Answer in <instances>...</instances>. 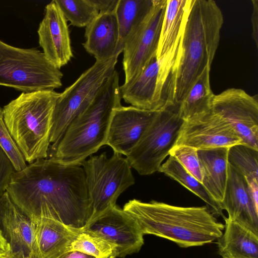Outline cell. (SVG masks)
Segmentation results:
<instances>
[{
    "mask_svg": "<svg viewBox=\"0 0 258 258\" xmlns=\"http://www.w3.org/2000/svg\"><path fill=\"white\" fill-rule=\"evenodd\" d=\"M55 1L67 20L76 27H86L99 13L89 0Z\"/></svg>",
    "mask_w": 258,
    "mask_h": 258,
    "instance_id": "obj_29",
    "label": "cell"
},
{
    "mask_svg": "<svg viewBox=\"0 0 258 258\" xmlns=\"http://www.w3.org/2000/svg\"><path fill=\"white\" fill-rule=\"evenodd\" d=\"M242 144L232 127L211 109L184 120L176 145H185L198 150L227 147Z\"/></svg>",
    "mask_w": 258,
    "mask_h": 258,
    "instance_id": "obj_14",
    "label": "cell"
},
{
    "mask_svg": "<svg viewBox=\"0 0 258 258\" xmlns=\"http://www.w3.org/2000/svg\"><path fill=\"white\" fill-rule=\"evenodd\" d=\"M174 72L154 56L134 79L120 86L121 99L131 106L159 111L175 106Z\"/></svg>",
    "mask_w": 258,
    "mask_h": 258,
    "instance_id": "obj_10",
    "label": "cell"
},
{
    "mask_svg": "<svg viewBox=\"0 0 258 258\" xmlns=\"http://www.w3.org/2000/svg\"><path fill=\"white\" fill-rule=\"evenodd\" d=\"M34 226L6 192L0 198V229L10 245L7 257L31 258Z\"/></svg>",
    "mask_w": 258,
    "mask_h": 258,
    "instance_id": "obj_17",
    "label": "cell"
},
{
    "mask_svg": "<svg viewBox=\"0 0 258 258\" xmlns=\"http://www.w3.org/2000/svg\"><path fill=\"white\" fill-rule=\"evenodd\" d=\"M157 111L121 105L113 112L105 145L125 157L137 145Z\"/></svg>",
    "mask_w": 258,
    "mask_h": 258,
    "instance_id": "obj_15",
    "label": "cell"
},
{
    "mask_svg": "<svg viewBox=\"0 0 258 258\" xmlns=\"http://www.w3.org/2000/svg\"><path fill=\"white\" fill-rule=\"evenodd\" d=\"M228 162L246 180L258 181V150L242 144L229 148Z\"/></svg>",
    "mask_w": 258,
    "mask_h": 258,
    "instance_id": "obj_27",
    "label": "cell"
},
{
    "mask_svg": "<svg viewBox=\"0 0 258 258\" xmlns=\"http://www.w3.org/2000/svg\"><path fill=\"white\" fill-rule=\"evenodd\" d=\"M81 166L92 209L90 219L116 205L119 196L135 183L128 160L116 152L110 157L106 152L92 155Z\"/></svg>",
    "mask_w": 258,
    "mask_h": 258,
    "instance_id": "obj_7",
    "label": "cell"
},
{
    "mask_svg": "<svg viewBox=\"0 0 258 258\" xmlns=\"http://www.w3.org/2000/svg\"><path fill=\"white\" fill-rule=\"evenodd\" d=\"M252 12L251 17L252 32V36L256 47H258V1H251Z\"/></svg>",
    "mask_w": 258,
    "mask_h": 258,
    "instance_id": "obj_34",
    "label": "cell"
},
{
    "mask_svg": "<svg viewBox=\"0 0 258 258\" xmlns=\"http://www.w3.org/2000/svg\"><path fill=\"white\" fill-rule=\"evenodd\" d=\"M154 0H118L115 13L118 25V52L123 51L126 40L138 29L150 13Z\"/></svg>",
    "mask_w": 258,
    "mask_h": 258,
    "instance_id": "obj_24",
    "label": "cell"
},
{
    "mask_svg": "<svg viewBox=\"0 0 258 258\" xmlns=\"http://www.w3.org/2000/svg\"><path fill=\"white\" fill-rule=\"evenodd\" d=\"M167 0H154L152 9L123 49L124 83L136 77L156 55Z\"/></svg>",
    "mask_w": 258,
    "mask_h": 258,
    "instance_id": "obj_13",
    "label": "cell"
},
{
    "mask_svg": "<svg viewBox=\"0 0 258 258\" xmlns=\"http://www.w3.org/2000/svg\"><path fill=\"white\" fill-rule=\"evenodd\" d=\"M221 205L228 218L258 234V210L250 200L246 180L229 164L228 179Z\"/></svg>",
    "mask_w": 258,
    "mask_h": 258,
    "instance_id": "obj_19",
    "label": "cell"
},
{
    "mask_svg": "<svg viewBox=\"0 0 258 258\" xmlns=\"http://www.w3.org/2000/svg\"><path fill=\"white\" fill-rule=\"evenodd\" d=\"M35 224L31 258H58L70 251L79 232L53 219L41 218Z\"/></svg>",
    "mask_w": 258,
    "mask_h": 258,
    "instance_id": "obj_18",
    "label": "cell"
},
{
    "mask_svg": "<svg viewBox=\"0 0 258 258\" xmlns=\"http://www.w3.org/2000/svg\"><path fill=\"white\" fill-rule=\"evenodd\" d=\"M223 23L213 0H192L182 34L174 84L173 101L178 106L207 66H211Z\"/></svg>",
    "mask_w": 258,
    "mask_h": 258,
    "instance_id": "obj_3",
    "label": "cell"
},
{
    "mask_svg": "<svg viewBox=\"0 0 258 258\" xmlns=\"http://www.w3.org/2000/svg\"><path fill=\"white\" fill-rule=\"evenodd\" d=\"M198 150L188 146L176 145L171 150L169 155L173 157L191 175L202 182V172Z\"/></svg>",
    "mask_w": 258,
    "mask_h": 258,
    "instance_id": "obj_31",
    "label": "cell"
},
{
    "mask_svg": "<svg viewBox=\"0 0 258 258\" xmlns=\"http://www.w3.org/2000/svg\"><path fill=\"white\" fill-rule=\"evenodd\" d=\"M15 172L12 163L0 148V198L7 192Z\"/></svg>",
    "mask_w": 258,
    "mask_h": 258,
    "instance_id": "obj_32",
    "label": "cell"
},
{
    "mask_svg": "<svg viewBox=\"0 0 258 258\" xmlns=\"http://www.w3.org/2000/svg\"><path fill=\"white\" fill-rule=\"evenodd\" d=\"M80 229L114 245L117 257L138 252L144 243V235L137 221L116 205L90 219Z\"/></svg>",
    "mask_w": 258,
    "mask_h": 258,
    "instance_id": "obj_12",
    "label": "cell"
},
{
    "mask_svg": "<svg viewBox=\"0 0 258 258\" xmlns=\"http://www.w3.org/2000/svg\"><path fill=\"white\" fill-rule=\"evenodd\" d=\"M7 191L33 222L48 218L79 229L92 215L84 171L80 165L52 158L38 159L14 173Z\"/></svg>",
    "mask_w": 258,
    "mask_h": 258,
    "instance_id": "obj_1",
    "label": "cell"
},
{
    "mask_svg": "<svg viewBox=\"0 0 258 258\" xmlns=\"http://www.w3.org/2000/svg\"><path fill=\"white\" fill-rule=\"evenodd\" d=\"M177 181L201 199L215 216L225 217L220 205L208 193L202 182L189 173L172 156L161 165L159 171Z\"/></svg>",
    "mask_w": 258,
    "mask_h": 258,
    "instance_id": "obj_26",
    "label": "cell"
},
{
    "mask_svg": "<svg viewBox=\"0 0 258 258\" xmlns=\"http://www.w3.org/2000/svg\"><path fill=\"white\" fill-rule=\"evenodd\" d=\"M119 80L115 70L88 106L72 121L56 146L48 151L47 158L81 165L105 145L113 112L121 105Z\"/></svg>",
    "mask_w": 258,
    "mask_h": 258,
    "instance_id": "obj_4",
    "label": "cell"
},
{
    "mask_svg": "<svg viewBox=\"0 0 258 258\" xmlns=\"http://www.w3.org/2000/svg\"><path fill=\"white\" fill-rule=\"evenodd\" d=\"M0 258H8L7 257H0Z\"/></svg>",
    "mask_w": 258,
    "mask_h": 258,
    "instance_id": "obj_38",
    "label": "cell"
},
{
    "mask_svg": "<svg viewBox=\"0 0 258 258\" xmlns=\"http://www.w3.org/2000/svg\"><path fill=\"white\" fill-rule=\"evenodd\" d=\"M229 148L220 147L198 151L202 172V183L221 207L228 179Z\"/></svg>",
    "mask_w": 258,
    "mask_h": 258,
    "instance_id": "obj_22",
    "label": "cell"
},
{
    "mask_svg": "<svg viewBox=\"0 0 258 258\" xmlns=\"http://www.w3.org/2000/svg\"><path fill=\"white\" fill-rule=\"evenodd\" d=\"M37 33L43 53L57 68L71 60L73 54L67 20L55 0L46 6Z\"/></svg>",
    "mask_w": 258,
    "mask_h": 258,
    "instance_id": "obj_16",
    "label": "cell"
},
{
    "mask_svg": "<svg viewBox=\"0 0 258 258\" xmlns=\"http://www.w3.org/2000/svg\"><path fill=\"white\" fill-rule=\"evenodd\" d=\"M192 0H167L156 57L180 52L182 34Z\"/></svg>",
    "mask_w": 258,
    "mask_h": 258,
    "instance_id": "obj_21",
    "label": "cell"
},
{
    "mask_svg": "<svg viewBox=\"0 0 258 258\" xmlns=\"http://www.w3.org/2000/svg\"><path fill=\"white\" fill-rule=\"evenodd\" d=\"M256 96L241 89L229 88L214 95L211 109L228 123L242 144L258 150Z\"/></svg>",
    "mask_w": 258,
    "mask_h": 258,
    "instance_id": "obj_11",
    "label": "cell"
},
{
    "mask_svg": "<svg viewBox=\"0 0 258 258\" xmlns=\"http://www.w3.org/2000/svg\"><path fill=\"white\" fill-rule=\"evenodd\" d=\"M59 94L50 90L22 93L3 108L5 123L28 164L48 157Z\"/></svg>",
    "mask_w": 258,
    "mask_h": 258,
    "instance_id": "obj_5",
    "label": "cell"
},
{
    "mask_svg": "<svg viewBox=\"0 0 258 258\" xmlns=\"http://www.w3.org/2000/svg\"><path fill=\"white\" fill-rule=\"evenodd\" d=\"M222 234L217 240L221 258H258V234L224 217Z\"/></svg>",
    "mask_w": 258,
    "mask_h": 258,
    "instance_id": "obj_23",
    "label": "cell"
},
{
    "mask_svg": "<svg viewBox=\"0 0 258 258\" xmlns=\"http://www.w3.org/2000/svg\"><path fill=\"white\" fill-rule=\"evenodd\" d=\"M10 250V245L0 229V257H7Z\"/></svg>",
    "mask_w": 258,
    "mask_h": 258,
    "instance_id": "obj_36",
    "label": "cell"
},
{
    "mask_svg": "<svg viewBox=\"0 0 258 258\" xmlns=\"http://www.w3.org/2000/svg\"><path fill=\"white\" fill-rule=\"evenodd\" d=\"M248 192L255 208L258 210V181L246 180Z\"/></svg>",
    "mask_w": 258,
    "mask_h": 258,
    "instance_id": "obj_35",
    "label": "cell"
},
{
    "mask_svg": "<svg viewBox=\"0 0 258 258\" xmlns=\"http://www.w3.org/2000/svg\"><path fill=\"white\" fill-rule=\"evenodd\" d=\"M99 12L115 11L118 0H89Z\"/></svg>",
    "mask_w": 258,
    "mask_h": 258,
    "instance_id": "obj_33",
    "label": "cell"
},
{
    "mask_svg": "<svg viewBox=\"0 0 258 258\" xmlns=\"http://www.w3.org/2000/svg\"><path fill=\"white\" fill-rule=\"evenodd\" d=\"M117 58L118 56H115L104 61H96L60 93L53 113L49 151L56 146L72 121L94 99L103 84L115 70Z\"/></svg>",
    "mask_w": 258,
    "mask_h": 258,
    "instance_id": "obj_8",
    "label": "cell"
},
{
    "mask_svg": "<svg viewBox=\"0 0 258 258\" xmlns=\"http://www.w3.org/2000/svg\"><path fill=\"white\" fill-rule=\"evenodd\" d=\"M183 121L178 106L157 111L137 145L126 157L132 168L142 175L158 172L175 145Z\"/></svg>",
    "mask_w": 258,
    "mask_h": 258,
    "instance_id": "obj_9",
    "label": "cell"
},
{
    "mask_svg": "<svg viewBox=\"0 0 258 258\" xmlns=\"http://www.w3.org/2000/svg\"><path fill=\"white\" fill-rule=\"evenodd\" d=\"M211 66H207L178 105V113L184 120L210 110L215 94L210 81Z\"/></svg>",
    "mask_w": 258,
    "mask_h": 258,
    "instance_id": "obj_25",
    "label": "cell"
},
{
    "mask_svg": "<svg viewBox=\"0 0 258 258\" xmlns=\"http://www.w3.org/2000/svg\"><path fill=\"white\" fill-rule=\"evenodd\" d=\"M58 258H95L77 250H70L63 253Z\"/></svg>",
    "mask_w": 258,
    "mask_h": 258,
    "instance_id": "obj_37",
    "label": "cell"
},
{
    "mask_svg": "<svg viewBox=\"0 0 258 258\" xmlns=\"http://www.w3.org/2000/svg\"><path fill=\"white\" fill-rule=\"evenodd\" d=\"M63 74L36 48H22L0 39V86L28 93L54 90Z\"/></svg>",
    "mask_w": 258,
    "mask_h": 258,
    "instance_id": "obj_6",
    "label": "cell"
},
{
    "mask_svg": "<svg viewBox=\"0 0 258 258\" xmlns=\"http://www.w3.org/2000/svg\"><path fill=\"white\" fill-rule=\"evenodd\" d=\"M123 210L135 219L144 235L166 239L183 248L212 243L221 236L224 228L206 206L180 207L133 199Z\"/></svg>",
    "mask_w": 258,
    "mask_h": 258,
    "instance_id": "obj_2",
    "label": "cell"
},
{
    "mask_svg": "<svg viewBox=\"0 0 258 258\" xmlns=\"http://www.w3.org/2000/svg\"><path fill=\"white\" fill-rule=\"evenodd\" d=\"M85 36L86 41L83 46L96 61L118 57L119 34L115 11L99 12L86 27Z\"/></svg>",
    "mask_w": 258,
    "mask_h": 258,
    "instance_id": "obj_20",
    "label": "cell"
},
{
    "mask_svg": "<svg viewBox=\"0 0 258 258\" xmlns=\"http://www.w3.org/2000/svg\"><path fill=\"white\" fill-rule=\"evenodd\" d=\"M0 148L9 158L16 172L21 171L27 166L24 155L5 123L3 108L1 107Z\"/></svg>",
    "mask_w": 258,
    "mask_h": 258,
    "instance_id": "obj_30",
    "label": "cell"
},
{
    "mask_svg": "<svg viewBox=\"0 0 258 258\" xmlns=\"http://www.w3.org/2000/svg\"><path fill=\"white\" fill-rule=\"evenodd\" d=\"M70 250H77L95 258L117 257L114 245L99 237L83 232L80 228Z\"/></svg>",
    "mask_w": 258,
    "mask_h": 258,
    "instance_id": "obj_28",
    "label": "cell"
}]
</instances>
